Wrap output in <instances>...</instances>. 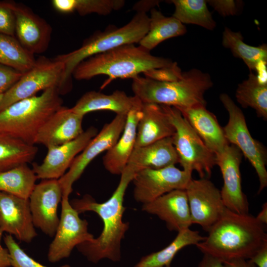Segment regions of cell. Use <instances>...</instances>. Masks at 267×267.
Listing matches in <instances>:
<instances>
[{
  "label": "cell",
  "instance_id": "22",
  "mask_svg": "<svg viewBox=\"0 0 267 267\" xmlns=\"http://www.w3.org/2000/svg\"><path fill=\"white\" fill-rule=\"evenodd\" d=\"M206 145L216 155L229 144L216 116L205 105L177 108Z\"/></svg>",
  "mask_w": 267,
  "mask_h": 267
},
{
  "label": "cell",
  "instance_id": "17",
  "mask_svg": "<svg viewBox=\"0 0 267 267\" xmlns=\"http://www.w3.org/2000/svg\"><path fill=\"white\" fill-rule=\"evenodd\" d=\"M15 18V37L34 55L44 52L50 41L52 28L44 19L27 6L12 1Z\"/></svg>",
  "mask_w": 267,
  "mask_h": 267
},
{
  "label": "cell",
  "instance_id": "26",
  "mask_svg": "<svg viewBox=\"0 0 267 267\" xmlns=\"http://www.w3.org/2000/svg\"><path fill=\"white\" fill-rule=\"evenodd\" d=\"M222 44L229 49L234 57L242 59L250 72L266 68L267 62L266 44L258 46L248 45L244 43L241 33L232 31L225 27L222 33Z\"/></svg>",
  "mask_w": 267,
  "mask_h": 267
},
{
  "label": "cell",
  "instance_id": "34",
  "mask_svg": "<svg viewBox=\"0 0 267 267\" xmlns=\"http://www.w3.org/2000/svg\"><path fill=\"white\" fill-rule=\"evenodd\" d=\"M54 8L62 13L75 11L80 15L91 13L106 15L114 10L122 8L125 5L123 0H53Z\"/></svg>",
  "mask_w": 267,
  "mask_h": 267
},
{
  "label": "cell",
  "instance_id": "7",
  "mask_svg": "<svg viewBox=\"0 0 267 267\" xmlns=\"http://www.w3.org/2000/svg\"><path fill=\"white\" fill-rule=\"evenodd\" d=\"M175 129L173 143L182 170L196 171L200 178L210 177L216 165V155L205 143L182 115L173 106L161 105Z\"/></svg>",
  "mask_w": 267,
  "mask_h": 267
},
{
  "label": "cell",
  "instance_id": "32",
  "mask_svg": "<svg viewBox=\"0 0 267 267\" xmlns=\"http://www.w3.org/2000/svg\"><path fill=\"white\" fill-rule=\"evenodd\" d=\"M175 5L174 17L182 24H191L213 30L216 26L205 0H172Z\"/></svg>",
  "mask_w": 267,
  "mask_h": 267
},
{
  "label": "cell",
  "instance_id": "31",
  "mask_svg": "<svg viewBox=\"0 0 267 267\" xmlns=\"http://www.w3.org/2000/svg\"><path fill=\"white\" fill-rule=\"evenodd\" d=\"M38 151L35 145L0 133V172L30 163Z\"/></svg>",
  "mask_w": 267,
  "mask_h": 267
},
{
  "label": "cell",
  "instance_id": "23",
  "mask_svg": "<svg viewBox=\"0 0 267 267\" xmlns=\"http://www.w3.org/2000/svg\"><path fill=\"white\" fill-rule=\"evenodd\" d=\"M134 148L172 137L175 129L161 105L142 103Z\"/></svg>",
  "mask_w": 267,
  "mask_h": 267
},
{
  "label": "cell",
  "instance_id": "5",
  "mask_svg": "<svg viewBox=\"0 0 267 267\" xmlns=\"http://www.w3.org/2000/svg\"><path fill=\"white\" fill-rule=\"evenodd\" d=\"M59 89L51 88L40 95L14 102L0 111V133L35 145L43 126L61 107L63 100Z\"/></svg>",
  "mask_w": 267,
  "mask_h": 267
},
{
  "label": "cell",
  "instance_id": "4",
  "mask_svg": "<svg viewBox=\"0 0 267 267\" xmlns=\"http://www.w3.org/2000/svg\"><path fill=\"white\" fill-rule=\"evenodd\" d=\"M213 86L209 74L193 68L183 72L181 79L171 82L138 76L133 79L132 88L142 103L184 108L206 106L204 94Z\"/></svg>",
  "mask_w": 267,
  "mask_h": 267
},
{
  "label": "cell",
  "instance_id": "43",
  "mask_svg": "<svg viewBox=\"0 0 267 267\" xmlns=\"http://www.w3.org/2000/svg\"><path fill=\"white\" fill-rule=\"evenodd\" d=\"M2 231L0 229V267H9L11 266V259L7 248H3L1 244Z\"/></svg>",
  "mask_w": 267,
  "mask_h": 267
},
{
  "label": "cell",
  "instance_id": "3",
  "mask_svg": "<svg viewBox=\"0 0 267 267\" xmlns=\"http://www.w3.org/2000/svg\"><path fill=\"white\" fill-rule=\"evenodd\" d=\"M173 62L169 58L152 55L140 45L125 44L83 61L75 68L72 77L84 80L106 75L108 78L102 85V89L116 79H133L140 73L169 66Z\"/></svg>",
  "mask_w": 267,
  "mask_h": 267
},
{
  "label": "cell",
  "instance_id": "12",
  "mask_svg": "<svg viewBox=\"0 0 267 267\" xmlns=\"http://www.w3.org/2000/svg\"><path fill=\"white\" fill-rule=\"evenodd\" d=\"M191 174L175 165L140 170L132 180L134 197L136 202L144 204L174 190H185L192 179Z\"/></svg>",
  "mask_w": 267,
  "mask_h": 267
},
{
  "label": "cell",
  "instance_id": "13",
  "mask_svg": "<svg viewBox=\"0 0 267 267\" xmlns=\"http://www.w3.org/2000/svg\"><path fill=\"white\" fill-rule=\"evenodd\" d=\"M192 224L208 231L226 208L220 190L208 178H192L185 189Z\"/></svg>",
  "mask_w": 267,
  "mask_h": 267
},
{
  "label": "cell",
  "instance_id": "29",
  "mask_svg": "<svg viewBox=\"0 0 267 267\" xmlns=\"http://www.w3.org/2000/svg\"><path fill=\"white\" fill-rule=\"evenodd\" d=\"M235 97L243 108H253L258 117L267 119V82L261 80L252 72L238 84Z\"/></svg>",
  "mask_w": 267,
  "mask_h": 267
},
{
  "label": "cell",
  "instance_id": "38",
  "mask_svg": "<svg viewBox=\"0 0 267 267\" xmlns=\"http://www.w3.org/2000/svg\"><path fill=\"white\" fill-rule=\"evenodd\" d=\"M23 73L0 64V94H3L13 86Z\"/></svg>",
  "mask_w": 267,
  "mask_h": 267
},
{
  "label": "cell",
  "instance_id": "2",
  "mask_svg": "<svg viewBox=\"0 0 267 267\" xmlns=\"http://www.w3.org/2000/svg\"><path fill=\"white\" fill-rule=\"evenodd\" d=\"M208 232L196 246L203 254L222 263L235 259L249 260L267 244L264 225L255 217L227 208Z\"/></svg>",
  "mask_w": 267,
  "mask_h": 267
},
{
  "label": "cell",
  "instance_id": "6",
  "mask_svg": "<svg viewBox=\"0 0 267 267\" xmlns=\"http://www.w3.org/2000/svg\"><path fill=\"white\" fill-rule=\"evenodd\" d=\"M149 23V17L146 13H136L124 26L118 28L110 26L102 32L97 31L86 39L79 48L54 58L64 64L63 94L71 89L72 73L79 63L120 45L139 43L148 31Z\"/></svg>",
  "mask_w": 267,
  "mask_h": 267
},
{
  "label": "cell",
  "instance_id": "20",
  "mask_svg": "<svg viewBox=\"0 0 267 267\" xmlns=\"http://www.w3.org/2000/svg\"><path fill=\"white\" fill-rule=\"evenodd\" d=\"M84 116L71 108L61 107L45 123L39 131L34 144H40L47 148L61 145L77 137L84 132Z\"/></svg>",
  "mask_w": 267,
  "mask_h": 267
},
{
  "label": "cell",
  "instance_id": "35",
  "mask_svg": "<svg viewBox=\"0 0 267 267\" xmlns=\"http://www.w3.org/2000/svg\"><path fill=\"white\" fill-rule=\"evenodd\" d=\"M11 259V266L12 267H49L44 266L35 261L29 256L15 241L13 236L6 234L3 238ZM59 267H71L68 265H64Z\"/></svg>",
  "mask_w": 267,
  "mask_h": 267
},
{
  "label": "cell",
  "instance_id": "37",
  "mask_svg": "<svg viewBox=\"0 0 267 267\" xmlns=\"http://www.w3.org/2000/svg\"><path fill=\"white\" fill-rule=\"evenodd\" d=\"M15 25L12 1H0V34L15 37Z\"/></svg>",
  "mask_w": 267,
  "mask_h": 267
},
{
  "label": "cell",
  "instance_id": "36",
  "mask_svg": "<svg viewBox=\"0 0 267 267\" xmlns=\"http://www.w3.org/2000/svg\"><path fill=\"white\" fill-rule=\"evenodd\" d=\"M145 77L155 81L171 82L178 81L182 77L183 72L176 62L169 66L153 69L144 73Z\"/></svg>",
  "mask_w": 267,
  "mask_h": 267
},
{
  "label": "cell",
  "instance_id": "45",
  "mask_svg": "<svg viewBox=\"0 0 267 267\" xmlns=\"http://www.w3.org/2000/svg\"><path fill=\"white\" fill-rule=\"evenodd\" d=\"M256 219L264 225L267 224V204L265 203L262 208L261 211L258 214Z\"/></svg>",
  "mask_w": 267,
  "mask_h": 267
},
{
  "label": "cell",
  "instance_id": "21",
  "mask_svg": "<svg viewBox=\"0 0 267 267\" xmlns=\"http://www.w3.org/2000/svg\"><path fill=\"white\" fill-rule=\"evenodd\" d=\"M142 102L137 98L127 115L126 124L116 143L104 155L105 169L113 175H121L127 165L134 149L137 126L142 115Z\"/></svg>",
  "mask_w": 267,
  "mask_h": 267
},
{
  "label": "cell",
  "instance_id": "10",
  "mask_svg": "<svg viewBox=\"0 0 267 267\" xmlns=\"http://www.w3.org/2000/svg\"><path fill=\"white\" fill-rule=\"evenodd\" d=\"M127 115H116L111 122L106 124L73 161L68 171L58 181L62 197H69L72 186L82 176L89 164L102 152L110 149L117 141L124 130Z\"/></svg>",
  "mask_w": 267,
  "mask_h": 267
},
{
  "label": "cell",
  "instance_id": "14",
  "mask_svg": "<svg viewBox=\"0 0 267 267\" xmlns=\"http://www.w3.org/2000/svg\"><path fill=\"white\" fill-rule=\"evenodd\" d=\"M216 155L223 180L220 190L224 206L228 210L241 214L249 213V203L242 189L240 165L243 155L235 145L228 144Z\"/></svg>",
  "mask_w": 267,
  "mask_h": 267
},
{
  "label": "cell",
  "instance_id": "46",
  "mask_svg": "<svg viewBox=\"0 0 267 267\" xmlns=\"http://www.w3.org/2000/svg\"><path fill=\"white\" fill-rule=\"evenodd\" d=\"M3 94H0V103L2 100Z\"/></svg>",
  "mask_w": 267,
  "mask_h": 267
},
{
  "label": "cell",
  "instance_id": "15",
  "mask_svg": "<svg viewBox=\"0 0 267 267\" xmlns=\"http://www.w3.org/2000/svg\"><path fill=\"white\" fill-rule=\"evenodd\" d=\"M58 179H44L36 184L29 198L35 227L49 237L54 236L59 222L58 207L62 199Z\"/></svg>",
  "mask_w": 267,
  "mask_h": 267
},
{
  "label": "cell",
  "instance_id": "33",
  "mask_svg": "<svg viewBox=\"0 0 267 267\" xmlns=\"http://www.w3.org/2000/svg\"><path fill=\"white\" fill-rule=\"evenodd\" d=\"M34 55L27 51L14 36L0 34V64L22 73L35 64Z\"/></svg>",
  "mask_w": 267,
  "mask_h": 267
},
{
  "label": "cell",
  "instance_id": "16",
  "mask_svg": "<svg viewBox=\"0 0 267 267\" xmlns=\"http://www.w3.org/2000/svg\"><path fill=\"white\" fill-rule=\"evenodd\" d=\"M90 127L73 140L47 148V153L41 164L34 163L33 170L38 179H58L69 169L75 158L97 134Z\"/></svg>",
  "mask_w": 267,
  "mask_h": 267
},
{
  "label": "cell",
  "instance_id": "28",
  "mask_svg": "<svg viewBox=\"0 0 267 267\" xmlns=\"http://www.w3.org/2000/svg\"><path fill=\"white\" fill-rule=\"evenodd\" d=\"M205 238L198 231L190 228L180 231L168 246L143 256L134 267H171L173 260L180 250L187 246L196 245Z\"/></svg>",
  "mask_w": 267,
  "mask_h": 267
},
{
  "label": "cell",
  "instance_id": "9",
  "mask_svg": "<svg viewBox=\"0 0 267 267\" xmlns=\"http://www.w3.org/2000/svg\"><path fill=\"white\" fill-rule=\"evenodd\" d=\"M64 64L54 59L40 57L34 66L3 93L0 111L19 100L34 95L41 90L56 88L62 94Z\"/></svg>",
  "mask_w": 267,
  "mask_h": 267
},
{
  "label": "cell",
  "instance_id": "39",
  "mask_svg": "<svg viewBox=\"0 0 267 267\" xmlns=\"http://www.w3.org/2000/svg\"><path fill=\"white\" fill-rule=\"evenodd\" d=\"M220 15L223 17L236 15L238 11L237 1L233 0H206Z\"/></svg>",
  "mask_w": 267,
  "mask_h": 267
},
{
  "label": "cell",
  "instance_id": "27",
  "mask_svg": "<svg viewBox=\"0 0 267 267\" xmlns=\"http://www.w3.org/2000/svg\"><path fill=\"white\" fill-rule=\"evenodd\" d=\"M150 13L148 31L139 42L144 49L150 51L165 40L186 33L184 24L173 16H165L155 8L150 10Z\"/></svg>",
  "mask_w": 267,
  "mask_h": 267
},
{
  "label": "cell",
  "instance_id": "44",
  "mask_svg": "<svg viewBox=\"0 0 267 267\" xmlns=\"http://www.w3.org/2000/svg\"><path fill=\"white\" fill-rule=\"evenodd\" d=\"M225 267H257L249 260L235 259L223 263Z\"/></svg>",
  "mask_w": 267,
  "mask_h": 267
},
{
  "label": "cell",
  "instance_id": "11",
  "mask_svg": "<svg viewBox=\"0 0 267 267\" xmlns=\"http://www.w3.org/2000/svg\"><path fill=\"white\" fill-rule=\"evenodd\" d=\"M61 202L59 222L47 253L49 262L53 263L69 257L75 247L94 238L88 231L87 221L80 218L69 197H62Z\"/></svg>",
  "mask_w": 267,
  "mask_h": 267
},
{
  "label": "cell",
  "instance_id": "19",
  "mask_svg": "<svg viewBox=\"0 0 267 267\" xmlns=\"http://www.w3.org/2000/svg\"><path fill=\"white\" fill-rule=\"evenodd\" d=\"M142 210L157 216L170 230L178 232L189 228L192 224L185 190H174L142 204Z\"/></svg>",
  "mask_w": 267,
  "mask_h": 267
},
{
  "label": "cell",
  "instance_id": "42",
  "mask_svg": "<svg viewBox=\"0 0 267 267\" xmlns=\"http://www.w3.org/2000/svg\"><path fill=\"white\" fill-rule=\"evenodd\" d=\"M198 267H225L220 260L207 254L204 256L199 264Z\"/></svg>",
  "mask_w": 267,
  "mask_h": 267
},
{
  "label": "cell",
  "instance_id": "24",
  "mask_svg": "<svg viewBox=\"0 0 267 267\" xmlns=\"http://www.w3.org/2000/svg\"><path fill=\"white\" fill-rule=\"evenodd\" d=\"M178 163L172 137H166L134 149L127 166L136 173L145 169H159Z\"/></svg>",
  "mask_w": 267,
  "mask_h": 267
},
{
  "label": "cell",
  "instance_id": "1",
  "mask_svg": "<svg viewBox=\"0 0 267 267\" xmlns=\"http://www.w3.org/2000/svg\"><path fill=\"white\" fill-rule=\"evenodd\" d=\"M136 172L127 166L121 174L119 184L111 196L102 203L97 202L91 196L85 195L81 199L70 201L80 214L87 211L97 214L101 219L103 227L100 235L92 241L76 247L87 260L93 263L107 259L117 262L121 259V242L129 227L123 216L125 211L124 196L127 187Z\"/></svg>",
  "mask_w": 267,
  "mask_h": 267
},
{
  "label": "cell",
  "instance_id": "18",
  "mask_svg": "<svg viewBox=\"0 0 267 267\" xmlns=\"http://www.w3.org/2000/svg\"><path fill=\"white\" fill-rule=\"evenodd\" d=\"M0 229L26 243L37 236L29 199L0 192Z\"/></svg>",
  "mask_w": 267,
  "mask_h": 267
},
{
  "label": "cell",
  "instance_id": "8",
  "mask_svg": "<svg viewBox=\"0 0 267 267\" xmlns=\"http://www.w3.org/2000/svg\"><path fill=\"white\" fill-rule=\"evenodd\" d=\"M220 99L228 114V122L223 128L225 137L229 144L241 151L255 169L260 182V192L267 186L266 149L251 136L242 111L230 97L223 93Z\"/></svg>",
  "mask_w": 267,
  "mask_h": 267
},
{
  "label": "cell",
  "instance_id": "25",
  "mask_svg": "<svg viewBox=\"0 0 267 267\" xmlns=\"http://www.w3.org/2000/svg\"><path fill=\"white\" fill-rule=\"evenodd\" d=\"M137 99L135 96H129L119 90L110 94L90 91L83 94L71 109L84 116L89 112L100 110L111 111L116 115H127Z\"/></svg>",
  "mask_w": 267,
  "mask_h": 267
},
{
  "label": "cell",
  "instance_id": "30",
  "mask_svg": "<svg viewBox=\"0 0 267 267\" xmlns=\"http://www.w3.org/2000/svg\"><path fill=\"white\" fill-rule=\"evenodd\" d=\"M37 177L27 164H22L0 172V192L29 199Z\"/></svg>",
  "mask_w": 267,
  "mask_h": 267
},
{
  "label": "cell",
  "instance_id": "41",
  "mask_svg": "<svg viewBox=\"0 0 267 267\" xmlns=\"http://www.w3.org/2000/svg\"><path fill=\"white\" fill-rule=\"evenodd\" d=\"M161 1L154 0H141L135 3L133 9L136 13H146L148 11L154 8L155 6L158 5Z\"/></svg>",
  "mask_w": 267,
  "mask_h": 267
},
{
  "label": "cell",
  "instance_id": "40",
  "mask_svg": "<svg viewBox=\"0 0 267 267\" xmlns=\"http://www.w3.org/2000/svg\"><path fill=\"white\" fill-rule=\"evenodd\" d=\"M249 260L257 267H267V244L263 246Z\"/></svg>",
  "mask_w": 267,
  "mask_h": 267
}]
</instances>
